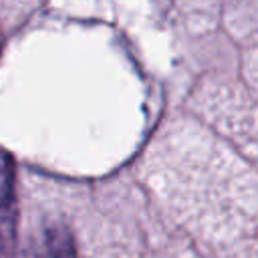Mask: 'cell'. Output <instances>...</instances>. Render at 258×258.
Instances as JSON below:
<instances>
[{
    "instance_id": "6da1fadb",
    "label": "cell",
    "mask_w": 258,
    "mask_h": 258,
    "mask_svg": "<svg viewBox=\"0 0 258 258\" xmlns=\"http://www.w3.org/2000/svg\"><path fill=\"white\" fill-rule=\"evenodd\" d=\"M46 250L50 258H77L75 242L69 228L56 224L46 230Z\"/></svg>"
}]
</instances>
